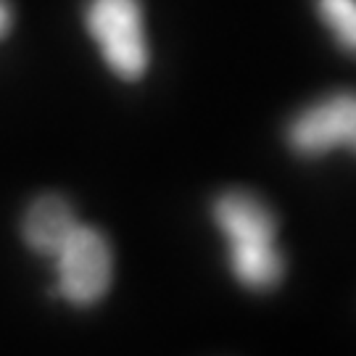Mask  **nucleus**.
Wrapping results in <instances>:
<instances>
[{
	"instance_id": "f257e3e1",
	"label": "nucleus",
	"mask_w": 356,
	"mask_h": 356,
	"mask_svg": "<svg viewBox=\"0 0 356 356\" xmlns=\"http://www.w3.org/2000/svg\"><path fill=\"white\" fill-rule=\"evenodd\" d=\"M216 227L227 238L235 280L251 291H269L282 280L285 261L277 248V219L261 198L229 191L214 204Z\"/></svg>"
},
{
	"instance_id": "f03ea898",
	"label": "nucleus",
	"mask_w": 356,
	"mask_h": 356,
	"mask_svg": "<svg viewBox=\"0 0 356 356\" xmlns=\"http://www.w3.org/2000/svg\"><path fill=\"white\" fill-rule=\"evenodd\" d=\"M88 29L116 76L140 79L145 74L148 42L138 0H90Z\"/></svg>"
},
{
	"instance_id": "7ed1b4c3",
	"label": "nucleus",
	"mask_w": 356,
	"mask_h": 356,
	"mask_svg": "<svg viewBox=\"0 0 356 356\" xmlns=\"http://www.w3.org/2000/svg\"><path fill=\"white\" fill-rule=\"evenodd\" d=\"M53 259L58 275L56 285L69 304L92 306L106 296L114 277V256L108 241L95 227L76 225Z\"/></svg>"
},
{
	"instance_id": "20e7f679",
	"label": "nucleus",
	"mask_w": 356,
	"mask_h": 356,
	"mask_svg": "<svg viewBox=\"0 0 356 356\" xmlns=\"http://www.w3.org/2000/svg\"><path fill=\"white\" fill-rule=\"evenodd\" d=\"M288 143L301 156H325L335 148L356 153V92H335L296 114Z\"/></svg>"
},
{
	"instance_id": "39448f33",
	"label": "nucleus",
	"mask_w": 356,
	"mask_h": 356,
	"mask_svg": "<svg viewBox=\"0 0 356 356\" xmlns=\"http://www.w3.org/2000/svg\"><path fill=\"white\" fill-rule=\"evenodd\" d=\"M76 216L61 195H42L24 216V241L40 256H56L76 229Z\"/></svg>"
},
{
	"instance_id": "423d86ee",
	"label": "nucleus",
	"mask_w": 356,
	"mask_h": 356,
	"mask_svg": "<svg viewBox=\"0 0 356 356\" xmlns=\"http://www.w3.org/2000/svg\"><path fill=\"white\" fill-rule=\"evenodd\" d=\"M317 11L338 45L356 53V0H317Z\"/></svg>"
},
{
	"instance_id": "0eeeda50",
	"label": "nucleus",
	"mask_w": 356,
	"mask_h": 356,
	"mask_svg": "<svg viewBox=\"0 0 356 356\" xmlns=\"http://www.w3.org/2000/svg\"><path fill=\"white\" fill-rule=\"evenodd\" d=\"M8 29H11V8L6 0H0V40L8 35Z\"/></svg>"
}]
</instances>
